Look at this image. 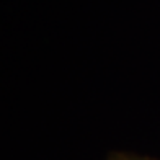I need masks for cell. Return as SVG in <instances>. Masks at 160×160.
I'll list each match as a JSON object with an SVG mask.
<instances>
[{
  "label": "cell",
  "instance_id": "1",
  "mask_svg": "<svg viewBox=\"0 0 160 160\" xmlns=\"http://www.w3.org/2000/svg\"><path fill=\"white\" fill-rule=\"evenodd\" d=\"M108 160H154V158H145V157H134L128 154H113Z\"/></svg>",
  "mask_w": 160,
  "mask_h": 160
}]
</instances>
